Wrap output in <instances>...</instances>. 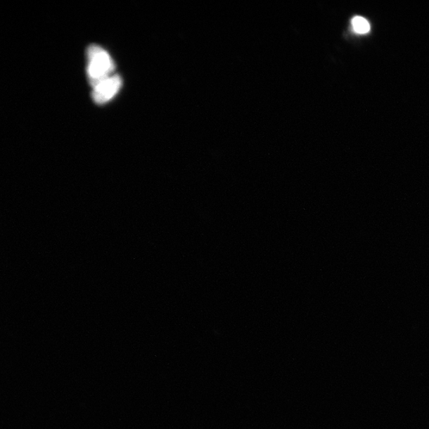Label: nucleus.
<instances>
[{
    "instance_id": "3",
    "label": "nucleus",
    "mask_w": 429,
    "mask_h": 429,
    "mask_svg": "<svg viewBox=\"0 0 429 429\" xmlns=\"http://www.w3.org/2000/svg\"><path fill=\"white\" fill-rule=\"evenodd\" d=\"M352 24L354 32L358 34H363L370 32V23L363 17L357 16L353 18Z\"/></svg>"
},
{
    "instance_id": "1",
    "label": "nucleus",
    "mask_w": 429,
    "mask_h": 429,
    "mask_svg": "<svg viewBox=\"0 0 429 429\" xmlns=\"http://www.w3.org/2000/svg\"><path fill=\"white\" fill-rule=\"evenodd\" d=\"M87 55L89 82L94 89L96 86L113 77L111 75L115 70V65L108 53L99 46H90L87 51Z\"/></svg>"
},
{
    "instance_id": "2",
    "label": "nucleus",
    "mask_w": 429,
    "mask_h": 429,
    "mask_svg": "<svg viewBox=\"0 0 429 429\" xmlns=\"http://www.w3.org/2000/svg\"><path fill=\"white\" fill-rule=\"evenodd\" d=\"M122 85L120 76L114 75L94 89L93 98L96 103H105L118 93Z\"/></svg>"
}]
</instances>
